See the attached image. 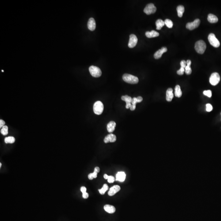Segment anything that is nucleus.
Wrapping results in <instances>:
<instances>
[{
    "label": "nucleus",
    "mask_w": 221,
    "mask_h": 221,
    "mask_svg": "<svg viewBox=\"0 0 221 221\" xmlns=\"http://www.w3.org/2000/svg\"><path fill=\"white\" fill-rule=\"evenodd\" d=\"M200 23V20L197 18L194 21L191 23H188L186 24V28L189 30H192L195 28H197L199 25Z\"/></svg>",
    "instance_id": "6e6552de"
},
{
    "label": "nucleus",
    "mask_w": 221,
    "mask_h": 221,
    "mask_svg": "<svg viewBox=\"0 0 221 221\" xmlns=\"http://www.w3.org/2000/svg\"><path fill=\"white\" fill-rule=\"evenodd\" d=\"M206 111H208V112H210V111H212V110H213V106L210 104H206Z\"/></svg>",
    "instance_id": "7c9ffc66"
},
{
    "label": "nucleus",
    "mask_w": 221,
    "mask_h": 221,
    "mask_svg": "<svg viewBox=\"0 0 221 221\" xmlns=\"http://www.w3.org/2000/svg\"><path fill=\"white\" fill-rule=\"evenodd\" d=\"M15 141V139L14 137L9 136L5 138V142L6 143H13Z\"/></svg>",
    "instance_id": "b1692460"
},
{
    "label": "nucleus",
    "mask_w": 221,
    "mask_h": 221,
    "mask_svg": "<svg viewBox=\"0 0 221 221\" xmlns=\"http://www.w3.org/2000/svg\"><path fill=\"white\" fill-rule=\"evenodd\" d=\"M92 175L93 176L94 178H96L97 177V172L94 171V172H93V173H92Z\"/></svg>",
    "instance_id": "a19ab883"
},
{
    "label": "nucleus",
    "mask_w": 221,
    "mask_h": 221,
    "mask_svg": "<svg viewBox=\"0 0 221 221\" xmlns=\"http://www.w3.org/2000/svg\"><path fill=\"white\" fill-rule=\"evenodd\" d=\"M145 35L147 37L151 38L158 37L159 35V33L154 30H152L151 32L147 31L145 33Z\"/></svg>",
    "instance_id": "a211bd4d"
},
{
    "label": "nucleus",
    "mask_w": 221,
    "mask_h": 221,
    "mask_svg": "<svg viewBox=\"0 0 221 221\" xmlns=\"http://www.w3.org/2000/svg\"><path fill=\"white\" fill-rule=\"evenodd\" d=\"M121 99L126 102V104L127 103H130L131 102L132 99V98L127 95H126L125 96H122L121 97Z\"/></svg>",
    "instance_id": "393cba45"
},
{
    "label": "nucleus",
    "mask_w": 221,
    "mask_h": 221,
    "mask_svg": "<svg viewBox=\"0 0 221 221\" xmlns=\"http://www.w3.org/2000/svg\"><path fill=\"white\" fill-rule=\"evenodd\" d=\"M136 108V105H134L132 104L130 109L131 111H134L135 109Z\"/></svg>",
    "instance_id": "79ce46f5"
},
{
    "label": "nucleus",
    "mask_w": 221,
    "mask_h": 221,
    "mask_svg": "<svg viewBox=\"0 0 221 221\" xmlns=\"http://www.w3.org/2000/svg\"><path fill=\"white\" fill-rule=\"evenodd\" d=\"M1 163H0V168H1Z\"/></svg>",
    "instance_id": "a18cd8bd"
},
{
    "label": "nucleus",
    "mask_w": 221,
    "mask_h": 221,
    "mask_svg": "<svg viewBox=\"0 0 221 221\" xmlns=\"http://www.w3.org/2000/svg\"><path fill=\"white\" fill-rule=\"evenodd\" d=\"M131 105H132V104L131 103H127V104H126V108H127V109L130 108Z\"/></svg>",
    "instance_id": "58836bf2"
},
{
    "label": "nucleus",
    "mask_w": 221,
    "mask_h": 221,
    "mask_svg": "<svg viewBox=\"0 0 221 221\" xmlns=\"http://www.w3.org/2000/svg\"><path fill=\"white\" fill-rule=\"evenodd\" d=\"M186 65L185 69V73L187 75H190L192 73V69L190 66L191 64V61L190 60H187L186 62Z\"/></svg>",
    "instance_id": "aec40b11"
},
{
    "label": "nucleus",
    "mask_w": 221,
    "mask_h": 221,
    "mask_svg": "<svg viewBox=\"0 0 221 221\" xmlns=\"http://www.w3.org/2000/svg\"><path fill=\"white\" fill-rule=\"evenodd\" d=\"M185 71V68H182V67H181L180 69L179 70H177V73L179 75H183L184 74V72Z\"/></svg>",
    "instance_id": "c756f323"
},
{
    "label": "nucleus",
    "mask_w": 221,
    "mask_h": 221,
    "mask_svg": "<svg viewBox=\"0 0 221 221\" xmlns=\"http://www.w3.org/2000/svg\"><path fill=\"white\" fill-rule=\"evenodd\" d=\"M197 52L199 54L204 53L206 48V43L203 40H199L196 42L194 46Z\"/></svg>",
    "instance_id": "f257e3e1"
},
{
    "label": "nucleus",
    "mask_w": 221,
    "mask_h": 221,
    "mask_svg": "<svg viewBox=\"0 0 221 221\" xmlns=\"http://www.w3.org/2000/svg\"><path fill=\"white\" fill-rule=\"evenodd\" d=\"M87 25L89 30L91 31L94 30L96 28V23L94 19L93 18H89L88 22Z\"/></svg>",
    "instance_id": "ddd939ff"
},
{
    "label": "nucleus",
    "mask_w": 221,
    "mask_h": 221,
    "mask_svg": "<svg viewBox=\"0 0 221 221\" xmlns=\"http://www.w3.org/2000/svg\"><path fill=\"white\" fill-rule=\"evenodd\" d=\"M167 48L166 47H162L161 49L158 50L154 54V57L156 59H159L161 58L163 54L167 51Z\"/></svg>",
    "instance_id": "f8f14e48"
},
{
    "label": "nucleus",
    "mask_w": 221,
    "mask_h": 221,
    "mask_svg": "<svg viewBox=\"0 0 221 221\" xmlns=\"http://www.w3.org/2000/svg\"><path fill=\"white\" fill-rule=\"evenodd\" d=\"M8 127H7V126L5 125L4 126H3L2 128L0 130V132H1V134H3V135H7L8 133Z\"/></svg>",
    "instance_id": "bb28decb"
},
{
    "label": "nucleus",
    "mask_w": 221,
    "mask_h": 221,
    "mask_svg": "<svg viewBox=\"0 0 221 221\" xmlns=\"http://www.w3.org/2000/svg\"><path fill=\"white\" fill-rule=\"evenodd\" d=\"M88 178H89V179L90 180H92V179H94V178H93V176L92 175V173H90L89 174V175H88Z\"/></svg>",
    "instance_id": "37998d69"
},
{
    "label": "nucleus",
    "mask_w": 221,
    "mask_h": 221,
    "mask_svg": "<svg viewBox=\"0 0 221 221\" xmlns=\"http://www.w3.org/2000/svg\"><path fill=\"white\" fill-rule=\"evenodd\" d=\"M108 185L107 184H104L103 185V187H102L101 189L99 190V192L100 194L103 195L105 194L106 192L108 190Z\"/></svg>",
    "instance_id": "a878e982"
},
{
    "label": "nucleus",
    "mask_w": 221,
    "mask_h": 221,
    "mask_svg": "<svg viewBox=\"0 0 221 221\" xmlns=\"http://www.w3.org/2000/svg\"><path fill=\"white\" fill-rule=\"evenodd\" d=\"M203 93L205 96H207L208 97H210L212 96V92L210 90L204 91Z\"/></svg>",
    "instance_id": "c85d7f7f"
},
{
    "label": "nucleus",
    "mask_w": 221,
    "mask_h": 221,
    "mask_svg": "<svg viewBox=\"0 0 221 221\" xmlns=\"http://www.w3.org/2000/svg\"><path fill=\"white\" fill-rule=\"evenodd\" d=\"M208 20L210 23H217L218 21V18L217 16L214 14H210L208 15Z\"/></svg>",
    "instance_id": "6ab92c4d"
},
{
    "label": "nucleus",
    "mask_w": 221,
    "mask_h": 221,
    "mask_svg": "<svg viewBox=\"0 0 221 221\" xmlns=\"http://www.w3.org/2000/svg\"><path fill=\"white\" fill-rule=\"evenodd\" d=\"M107 180H108V182L109 183H112L113 182H114V181H115V178H114L113 176H109Z\"/></svg>",
    "instance_id": "2f4dec72"
},
{
    "label": "nucleus",
    "mask_w": 221,
    "mask_h": 221,
    "mask_svg": "<svg viewBox=\"0 0 221 221\" xmlns=\"http://www.w3.org/2000/svg\"><path fill=\"white\" fill-rule=\"evenodd\" d=\"M177 11L178 16L179 17H181L183 16V13L184 12L185 8L184 6L181 5L179 6L176 8Z\"/></svg>",
    "instance_id": "412c9836"
},
{
    "label": "nucleus",
    "mask_w": 221,
    "mask_h": 221,
    "mask_svg": "<svg viewBox=\"0 0 221 221\" xmlns=\"http://www.w3.org/2000/svg\"><path fill=\"white\" fill-rule=\"evenodd\" d=\"M130 40L128 43V46L130 48H133L135 46L138 42V39L135 34H131L130 35Z\"/></svg>",
    "instance_id": "1a4fd4ad"
},
{
    "label": "nucleus",
    "mask_w": 221,
    "mask_h": 221,
    "mask_svg": "<svg viewBox=\"0 0 221 221\" xmlns=\"http://www.w3.org/2000/svg\"><path fill=\"white\" fill-rule=\"evenodd\" d=\"M137 103H138V101H137L136 97H134L132 99V101H131V104H132V105H136Z\"/></svg>",
    "instance_id": "72a5a7b5"
},
{
    "label": "nucleus",
    "mask_w": 221,
    "mask_h": 221,
    "mask_svg": "<svg viewBox=\"0 0 221 221\" xmlns=\"http://www.w3.org/2000/svg\"><path fill=\"white\" fill-rule=\"evenodd\" d=\"M120 190V187L118 185H115L110 188L108 192V195L109 196H112L116 194Z\"/></svg>",
    "instance_id": "9d476101"
},
{
    "label": "nucleus",
    "mask_w": 221,
    "mask_h": 221,
    "mask_svg": "<svg viewBox=\"0 0 221 221\" xmlns=\"http://www.w3.org/2000/svg\"><path fill=\"white\" fill-rule=\"evenodd\" d=\"M156 29L157 30H160L165 25V22L161 19H158L156 22Z\"/></svg>",
    "instance_id": "5701e85b"
},
{
    "label": "nucleus",
    "mask_w": 221,
    "mask_h": 221,
    "mask_svg": "<svg viewBox=\"0 0 221 221\" xmlns=\"http://www.w3.org/2000/svg\"><path fill=\"white\" fill-rule=\"evenodd\" d=\"M100 169L98 167H96V168H95L94 171L95 172L98 173L99 172H100Z\"/></svg>",
    "instance_id": "ea45409f"
},
{
    "label": "nucleus",
    "mask_w": 221,
    "mask_h": 221,
    "mask_svg": "<svg viewBox=\"0 0 221 221\" xmlns=\"http://www.w3.org/2000/svg\"><path fill=\"white\" fill-rule=\"evenodd\" d=\"M104 209L107 213L110 214L113 213L116 211V208L114 206L108 204L105 205L104 207Z\"/></svg>",
    "instance_id": "2eb2a0df"
},
{
    "label": "nucleus",
    "mask_w": 221,
    "mask_h": 221,
    "mask_svg": "<svg viewBox=\"0 0 221 221\" xmlns=\"http://www.w3.org/2000/svg\"><path fill=\"white\" fill-rule=\"evenodd\" d=\"M116 180L119 181L123 182L125 179L126 174L124 172H118L116 175Z\"/></svg>",
    "instance_id": "f3484780"
},
{
    "label": "nucleus",
    "mask_w": 221,
    "mask_h": 221,
    "mask_svg": "<svg viewBox=\"0 0 221 221\" xmlns=\"http://www.w3.org/2000/svg\"><path fill=\"white\" fill-rule=\"evenodd\" d=\"M220 75L217 73H212L209 79L210 83L213 86H215L217 85L220 82Z\"/></svg>",
    "instance_id": "423d86ee"
},
{
    "label": "nucleus",
    "mask_w": 221,
    "mask_h": 221,
    "mask_svg": "<svg viewBox=\"0 0 221 221\" xmlns=\"http://www.w3.org/2000/svg\"><path fill=\"white\" fill-rule=\"evenodd\" d=\"M116 126V123L114 121H111L107 125V131L108 132L112 133L114 131Z\"/></svg>",
    "instance_id": "dca6fc26"
},
{
    "label": "nucleus",
    "mask_w": 221,
    "mask_h": 221,
    "mask_svg": "<svg viewBox=\"0 0 221 221\" xmlns=\"http://www.w3.org/2000/svg\"><path fill=\"white\" fill-rule=\"evenodd\" d=\"M93 111L97 115H100L103 112L104 110V105L100 101H98L95 103L93 105Z\"/></svg>",
    "instance_id": "7ed1b4c3"
},
{
    "label": "nucleus",
    "mask_w": 221,
    "mask_h": 221,
    "mask_svg": "<svg viewBox=\"0 0 221 221\" xmlns=\"http://www.w3.org/2000/svg\"><path fill=\"white\" fill-rule=\"evenodd\" d=\"M5 123V122L3 120H0V128H2L3 126H4Z\"/></svg>",
    "instance_id": "f704fd0d"
},
{
    "label": "nucleus",
    "mask_w": 221,
    "mask_h": 221,
    "mask_svg": "<svg viewBox=\"0 0 221 221\" xmlns=\"http://www.w3.org/2000/svg\"><path fill=\"white\" fill-rule=\"evenodd\" d=\"M123 79L125 82L131 84H136L139 81L138 78L137 77L128 74H124Z\"/></svg>",
    "instance_id": "f03ea898"
},
{
    "label": "nucleus",
    "mask_w": 221,
    "mask_h": 221,
    "mask_svg": "<svg viewBox=\"0 0 221 221\" xmlns=\"http://www.w3.org/2000/svg\"><path fill=\"white\" fill-rule=\"evenodd\" d=\"M80 190L82 192V193H86V187H85L84 186H82V187H81Z\"/></svg>",
    "instance_id": "e433bc0d"
},
{
    "label": "nucleus",
    "mask_w": 221,
    "mask_h": 221,
    "mask_svg": "<svg viewBox=\"0 0 221 221\" xmlns=\"http://www.w3.org/2000/svg\"><path fill=\"white\" fill-rule=\"evenodd\" d=\"M164 22H165V25L168 28H172V27H173V23L172 21L170 19H166L164 21Z\"/></svg>",
    "instance_id": "cd10ccee"
},
{
    "label": "nucleus",
    "mask_w": 221,
    "mask_h": 221,
    "mask_svg": "<svg viewBox=\"0 0 221 221\" xmlns=\"http://www.w3.org/2000/svg\"><path fill=\"white\" fill-rule=\"evenodd\" d=\"M89 194L87 193L86 192L82 193V197H83V198H85V199L89 197Z\"/></svg>",
    "instance_id": "c9c22d12"
},
{
    "label": "nucleus",
    "mask_w": 221,
    "mask_h": 221,
    "mask_svg": "<svg viewBox=\"0 0 221 221\" xmlns=\"http://www.w3.org/2000/svg\"><path fill=\"white\" fill-rule=\"evenodd\" d=\"M182 93L181 89L180 86L179 85H176L175 87V96L178 97H180L181 96Z\"/></svg>",
    "instance_id": "4be33fe9"
},
{
    "label": "nucleus",
    "mask_w": 221,
    "mask_h": 221,
    "mask_svg": "<svg viewBox=\"0 0 221 221\" xmlns=\"http://www.w3.org/2000/svg\"><path fill=\"white\" fill-rule=\"evenodd\" d=\"M137 100V101H138V102H141L142 101V97H141V96H138V97H136Z\"/></svg>",
    "instance_id": "4c0bfd02"
},
{
    "label": "nucleus",
    "mask_w": 221,
    "mask_h": 221,
    "mask_svg": "<svg viewBox=\"0 0 221 221\" xmlns=\"http://www.w3.org/2000/svg\"><path fill=\"white\" fill-rule=\"evenodd\" d=\"M2 72H4V71H3V70H2Z\"/></svg>",
    "instance_id": "49530a36"
},
{
    "label": "nucleus",
    "mask_w": 221,
    "mask_h": 221,
    "mask_svg": "<svg viewBox=\"0 0 221 221\" xmlns=\"http://www.w3.org/2000/svg\"><path fill=\"white\" fill-rule=\"evenodd\" d=\"M89 70L91 75L93 77L99 78L101 75V70L98 67L91 66L89 68Z\"/></svg>",
    "instance_id": "20e7f679"
},
{
    "label": "nucleus",
    "mask_w": 221,
    "mask_h": 221,
    "mask_svg": "<svg viewBox=\"0 0 221 221\" xmlns=\"http://www.w3.org/2000/svg\"><path fill=\"white\" fill-rule=\"evenodd\" d=\"M180 65L181 67L185 68L186 66V61L185 60H182L180 62Z\"/></svg>",
    "instance_id": "473e14b6"
},
{
    "label": "nucleus",
    "mask_w": 221,
    "mask_h": 221,
    "mask_svg": "<svg viewBox=\"0 0 221 221\" xmlns=\"http://www.w3.org/2000/svg\"><path fill=\"white\" fill-rule=\"evenodd\" d=\"M208 40L210 44L215 48H218L220 46V41L217 39L214 34L210 33L209 34Z\"/></svg>",
    "instance_id": "39448f33"
},
{
    "label": "nucleus",
    "mask_w": 221,
    "mask_h": 221,
    "mask_svg": "<svg viewBox=\"0 0 221 221\" xmlns=\"http://www.w3.org/2000/svg\"><path fill=\"white\" fill-rule=\"evenodd\" d=\"M173 89L172 88H169L166 91V100L168 102H171L173 98Z\"/></svg>",
    "instance_id": "4468645a"
},
{
    "label": "nucleus",
    "mask_w": 221,
    "mask_h": 221,
    "mask_svg": "<svg viewBox=\"0 0 221 221\" xmlns=\"http://www.w3.org/2000/svg\"><path fill=\"white\" fill-rule=\"evenodd\" d=\"M108 177H109V176H108V175H107V174H105V175H104V179H108Z\"/></svg>",
    "instance_id": "c03bdc74"
},
{
    "label": "nucleus",
    "mask_w": 221,
    "mask_h": 221,
    "mask_svg": "<svg viewBox=\"0 0 221 221\" xmlns=\"http://www.w3.org/2000/svg\"><path fill=\"white\" fill-rule=\"evenodd\" d=\"M116 140V137L114 134H108L107 136L105 137L104 138V142L105 143H107L109 142H115Z\"/></svg>",
    "instance_id": "9b49d317"
},
{
    "label": "nucleus",
    "mask_w": 221,
    "mask_h": 221,
    "mask_svg": "<svg viewBox=\"0 0 221 221\" xmlns=\"http://www.w3.org/2000/svg\"><path fill=\"white\" fill-rule=\"evenodd\" d=\"M156 8L153 3H149L147 5L144 10V12L147 15L153 14L156 11Z\"/></svg>",
    "instance_id": "0eeeda50"
}]
</instances>
